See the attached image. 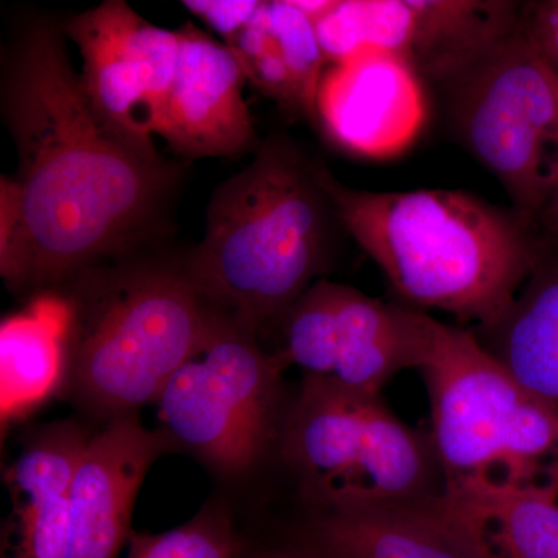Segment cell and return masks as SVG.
<instances>
[{"instance_id":"6da1fadb","label":"cell","mask_w":558,"mask_h":558,"mask_svg":"<svg viewBox=\"0 0 558 558\" xmlns=\"http://www.w3.org/2000/svg\"><path fill=\"white\" fill-rule=\"evenodd\" d=\"M62 24L35 17L3 58L2 113L17 149L35 288L148 244L178 189L180 167L121 137L92 109Z\"/></svg>"},{"instance_id":"7a4b0ae2","label":"cell","mask_w":558,"mask_h":558,"mask_svg":"<svg viewBox=\"0 0 558 558\" xmlns=\"http://www.w3.org/2000/svg\"><path fill=\"white\" fill-rule=\"evenodd\" d=\"M312 172L333 216L411 310L494 328L546 253L535 223L451 190L366 191Z\"/></svg>"},{"instance_id":"3957f363","label":"cell","mask_w":558,"mask_h":558,"mask_svg":"<svg viewBox=\"0 0 558 558\" xmlns=\"http://www.w3.org/2000/svg\"><path fill=\"white\" fill-rule=\"evenodd\" d=\"M329 211L311 161L286 140H267L213 193L204 238L183 258L186 274L213 311L259 336L314 284Z\"/></svg>"},{"instance_id":"277c9868","label":"cell","mask_w":558,"mask_h":558,"mask_svg":"<svg viewBox=\"0 0 558 558\" xmlns=\"http://www.w3.org/2000/svg\"><path fill=\"white\" fill-rule=\"evenodd\" d=\"M64 286L65 379L81 405L106 422L157 402L213 314L183 259L142 256V250Z\"/></svg>"},{"instance_id":"5b68a950","label":"cell","mask_w":558,"mask_h":558,"mask_svg":"<svg viewBox=\"0 0 558 558\" xmlns=\"http://www.w3.org/2000/svg\"><path fill=\"white\" fill-rule=\"evenodd\" d=\"M416 369L432 405L442 490L558 497V410L521 387L473 330L421 311Z\"/></svg>"},{"instance_id":"8992f818","label":"cell","mask_w":558,"mask_h":558,"mask_svg":"<svg viewBox=\"0 0 558 558\" xmlns=\"http://www.w3.org/2000/svg\"><path fill=\"white\" fill-rule=\"evenodd\" d=\"M282 454L319 509L427 497L435 450L381 400L304 376L286 418ZM439 465V464H438Z\"/></svg>"},{"instance_id":"52a82bcc","label":"cell","mask_w":558,"mask_h":558,"mask_svg":"<svg viewBox=\"0 0 558 558\" xmlns=\"http://www.w3.org/2000/svg\"><path fill=\"white\" fill-rule=\"evenodd\" d=\"M284 369L255 332L213 311L157 399L165 433L219 472H247L274 439Z\"/></svg>"},{"instance_id":"ba28073f","label":"cell","mask_w":558,"mask_h":558,"mask_svg":"<svg viewBox=\"0 0 558 558\" xmlns=\"http://www.w3.org/2000/svg\"><path fill=\"white\" fill-rule=\"evenodd\" d=\"M451 86L459 135L508 191L517 213L537 226L558 138L557 70L521 20Z\"/></svg>"},{"instance_id":"9c48e42d","label":"cell","mask_w":558,"mask_h":558,"mask_svg":"<svg viewBox=\"0 0 558 558\" xmlns=\"http://www.w3.org/2000/svg\"><path fill=\"white\" fill-rule=\"evenodd\" d=\"M418 314L318 279L282 319L277 355L304 376L380 395L400 371L417 366Z\"/></svg>"},{"instance_id":"30bf717a","label":"cell","mask_w":558,"mask_h":558,"mask_svg":"<svg viewBox=\"0 0 558 558\" xmlns=\"http://www.w3.org/2000/svg\"><path fill=\"white\" fill-rule=\"evenodd\" d=\"M83 58L80 72L92 109L138 148L154 146L180 57L178 31L150 24L123 0H106L62 24Z\"/></svg>"},{"instance_id":"8fae6325","label":"cell","mask_w":558,"mask_h":558,"mask_svg":"<svg viewBox=\"0 0 558 558\" xmlns=\"http://www.w3.org/2000/svg\"><path fill=\"white\" fill-rule=\"evenodd\" d=\"M317 121L340 148L385 160L416 142L427 121L422 76L402 54L363 49L326 70Z\"/></svg>"},{"instance_id":"7c38bea8","label":"cell","mask_w":558,"mask_h":558,"mask_svg":"<svg viewBox=\"0 0 558 558\" xmlns=\"http://www.w3.org/2000/svg\"><path fill=\"white\" fill-rule=\"evenodd\" d=\"M178 72L157 135L186 160L240 159L260 146L233 51L194 24L179 28Z\"/></svg>"},{"instance_id":"4fadbf2b","label":"cell","mask_w":558,"mask_h":558,"mask_svg":"<svg viewBox=\"0 0 558 558\" xmlns=\"http://www.w3.org/2000/svg\"><path fill=\"white\" fill-rule=\"evenodd\" d=\"M172 442L137 414L116 417L90 436L70 490L65 558H117L130 539L132 510L150 465Z\"/></svg>"},{"instance_id":"5bb4252c","label":"cell","mask_w":558,"mask_h":558,"mask_svg":"<svg viewBox=\"0 0 558 558\" xmlns=\"http://www.w3.org/2000/svg\"><path fill=\"white\" fill-rule=\"evenodd\" d=\"M306 558H488L440 492L365 508L322 510L301 532Z\"/></svg>"},{"instance_id":"9a60e30c","label":"cell","mask_w":558,"mask_h":558,"mask_svg":"<svg viewBox=\"0 0 558 558\" xmlns=\"http://www.w3.org/2000/svg\"><path fill=\"white\" fill-rule=\"evenodd\" d=\"M89 439L78 425H51L9 465L0 558L68 557L70 490Z\"/></svg>"},{"instance_id":"2e32d148","label":"cell","mask_w":558,"mask_h":558,"mask_svg":"<svg viewBox=\"0 0 558 558\" xmlns=\"http://www.w3.org/2000/svg\"><path fill=\"white\" fill-rule=\"evenodd\" d=\"M405 58L418 75L453 83L521 25L523 7L502 0H409Z\"/></svg>"},{"instance_id":"e0dca14e","label":"cell","mask_w":558,"mask_h":558,"mask_svg":"<svg viewBox=\"0 0 558 558\" xmlns=\"http://www.w3.org/2000/svg\"><path fill=\"white\" fill-rule=\"evenodd\" d=\"M483 347L521 387L558 410V256H545Z\"/></svg>"},{"instance_id":"ac0fdd59","label":"cell","mask_w":558,"mask_h":558,"mask_svg":"<svg viewBox=\"0 0 558 558\" xmlns=\"http://www.w3.org/2000/svg\"><path fill=\"white\" fill-rule=\"evenodd\" d=\"M440 498L488 558H558V497L537 492L440 490Z\"/></svg>"},{"instance_id":"d6986e66","label":"cell","mask_w":558,"mask_h":558,"mask_svg":"<svg viewBox=\"0 0 558 558\" xmlns=\"http://www.w3.org/2000/svg\"><path fill=\"white\" fill-rule=\"evenodd\" d=\"M0 366L3 425L31 413L57 392L68 374L62 300L43 301L39 311L3 322Z\"/></svg>"},{"instance_id":"ffe728a7","label":"cell","mask_w":558,"mask_h":558,"mask_svg":"<svg viewBox=\"0 0 558 558\" xmlns=\"http://www.w3.org/2000/svg\"><path fill=\"white\" fill-rule=\"evenodd\" d=\"M314 24L330 64L363 49L395 51L405 57L413 11L409 0H333Z\"/></svg>"},{"instance_id":"44dd1931","label":"cell","mask_w":558,"mask_h":558,"mask_svg":"<svg viewBox=\"0 0 558 558\" xmlns=\"http://www.w3.org/2000/svg\"><path fill=\"white\" fill-rule=\"evenodd\" d=\"M245 543L226 512L207 508L163 534L132 532L126 558H244Z\"/></svg>"},{"instance_id":"7402d4cb","label":"cell","mask_w":558,"mask_h":558,"mask_svg":"<svg viewBox=\"0 0 558 558\" xmlns=\"http://www.w3.org/2000/svg\"><path fill=\"white\" fill-rule=\"evenodd\" d=\"M267 21L303 98L306 119L317 121L319 84L328 64L317 27L293 0L266 2Z\"/></svg>"},{"instance_id":"603a6c76","label":"cell","mask_w":558,"mask_h":558,"mask_svg":"<svg viewBox=\"0 0 558 558\" xmlns=\"http://www.w3.org/2000/svg\"><path fill=\"white\" fill-rule=\"evenodd\" d=\"M226 46L240 61L245 78L252 81L260 94L290 112L306 116L296 81L267 21L266 2H260L255 17Z\"/></svg>"},{"instance_id":"cb8c5ba5","label":"cell","mask_w":558,"mask_h":558,"mask_svg":"<svg viewBox=\"0 0 558 558\" xmlns=\"http://www.w3.org/2000/svg\"><path fill=\"white\" fill-rule=\"evenodd\" d=\"M0 275L11 290L35 288V248L14 175L0 179Z\"/></svg>"},{"instance_id":"d4e9b609","label":"cell","mask_w":558,"mask_h":558,"mask_svg":"<svg viewBox=\"0 0 558 558\" xmlns=\"http://www.w3.org/2000/svg\"><path fill=\"white\" fill-rule=\"evenodd\" d=\"M182 5L229 44L258 13L259 0H185Z\"/></svg>"},{"instance_id":"484cf974","label":"cell","mask_w":558,"mask_h":558,"mask_svg":"<svg viewBox=\"0 0 558 558\" xmlns=\"http://www.w3.org/2000/svg\"><path fill=\"white\" fill-rule=\"evenodd\" d=\"M523 27L542 57L558 72V0L523 7Z\"/></svg>"},{"instance_id":"4316f807","label":"cell","mask_w":558,"mask_h":558,"mask_svg":"<svg viewBox=\"0 0 558 558\" xmlns=\"http://www.w3.org/2000/svg\"><path fill=\"white\" fill-rule=\"evenodd\" d=\"M537 226L543 227L554 240L558 241V138L553 167H550L548 197H546Z\"/></svg>"},{"instance_id":"83f0119b","label":"cell","mask_w":558,"mask_h":558,"mask_svg":"<svg viewBox=\"0 0 558 558\" xmlns=\"http://www.w3.org/2000/svg\"><path fill=\"white\" fill-rule=\"evenodd\" d=\"M256 558H306L301 556L299 550H271V553L260 554V556Z\"/></svg>"}]
</instances>
